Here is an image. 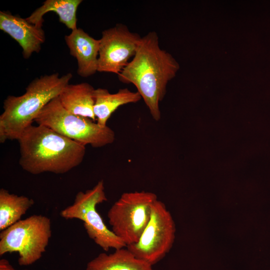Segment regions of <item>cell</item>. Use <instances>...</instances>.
I'll return each instance as SVG.
<instances>
[{
    "label": "cell",
    "instance_id": "cell-10",
    "mask_svg": "<svg viewBox=\"0 0 270 270\" xmlns=\"http://www.w3.org/2000/svg\"><path fill=\"white\" fill-rule=\"evenodd\" d=\"M0 30L17 42L26 59L30 58L33 53L38 52L45 40L42 28L6 12H0Z\"/></svg>",
    "mask_w": 270,
    "mask_h": 270
},
{
    "label": "cell",
    "instance_id": "cell-3",
    "mask_svg": "<svg viewBox=\"0 0 270 270\" xmlns=\"http://www.w3.org/2000/svg\"><path fill=\"white\" fill-rule=\"evenodd\" d=\"M72 77L71 73L62 76L58 73L46 74L32 81L22 96H8L0 116V143L18 140L42 110L60 95Z\"/></svg>",
    "mask_w": 270,
    "mask_h": 270
},
{
    "label": "cell",
    "instance_id": "cell-6",
    "mask_svg": "<svg viewBox=\"0 0 270 270\" xmlns=\"http://www.w3.org/2000/svg\"><path fill=\"white\" fill-rule=\"evenodd\" d=\"M156 194L135 191L123 193L108 212L112 232L126 246L136 242L148 224Z\"/></svg>",
    "mask_w": 270,
    "mask_h": 270
},
{
    "label": "cell",
    "instance_id": "cell-14",
    "mask_svg": "<svg viewBox=\"0 0 270 270\" xmlns=\"http://www.w3.org/2000/svg\"><path fill=\"white\" fill-rule=\"evenodd\" d=\"M152 266L136 257L126 247L111 254H99L87 264L85 270H153Z\"/></svg>",
    "mask_w": 270,
    "mask_h": 270
},
{
    "label": "cell",
    "instance_id": "cell-1",
    "mask_svg": "<svg viewBox=\"0 0 270 270\" xmlns=\"http://www.w3.org/2000/svg\"><path fill=\"white\" fill-rule=\"evenodd\" d=\"M177 68L170 54L160 48L157 33L152 31L142 37L136 54L118 76L122 82L136 86L152 118L158 121L160 103Z\"/></svg>",
    "mask_w": 270,
    "mask_h": 270
},
{
    "label": "cell",
    "instance_id": "cell-9",
    "mask_svg": "<svg viewBox=\"0 0 270 270\" xmlns=\"http://www.w3.org/2000/svg\"><path fill=\"white\" fill-rule=\"evenodd\" d=\"M141 38L122 24L103 30L99 39L98 72L118 75L136 54Z\"/></svg>",
    "mask_w": 270,
    "mask_h": 270
},
{
    "label": "cell",
    "instance_id": "cell-16",
    "mask_svg": "<svg viewBox=\"0 0 270 270\" xmlns=\"http://www.w3.org/2000/svg\"><path fill=\"white\" fill-rule=\"evenodd\" d=\"M34 200L26 196L10 194L0 190V230L2 231L21 220Z\"/></svg>",
    "mask_w": 270,
    "mask_h": 270
},
{
    "label": "cell",
    "instance_id": "cell-17",
    "mask_svg": "<svg viewBox=\"0 0 270 270\" xmlns=\"http://www.w3.org/2000/svg\"><path fill=\"white\" fill-rule=\"evenodd\" d=\"M0 270H17L10 262L5 258L0 260ZM22 270H28L26 269Z\"/></svg>",
    "mask_w": 270,
    "mask_h": 270
},
{
    "label": "cell",
    "instance_id": "cell-8",
    "mask_svg": "<svg viewBox=\"0 0 270 270\" xmlns=\"http://www.w3.org/2000/svg\"><path fill=\"white\" fill-rule=\"evenodd\" d=\"M175 232L170 213L164 203L157 200L139 240L126 248L136 257L153 266L162 260L172 248Z\"/></svg>",
    "mask_w": 270,
    "mask_h": 270
},
{
    "label": "cell",
    "instance_id": "cell-13",
    "mask_svg": "<svg viewBox=\"0 0 270 270\" xmlns=\"http://www.w3.org/2000/svg\"><path fill=\"white\" fill-rule=\"evenodd\" d=\"M94 88L87 82L68 84L58 96L63 107L74 115L95 122L94 112Z\"/></svg>",
    "mask_w": 270,
    "mask_h": 270
},
{
    "label": "cell",
    "instance_id": "cell-15",
    "mask_svg": "<svg viewBox=\"0 0 270 270\" xmlns=\"http://www.w3.org/2000/svg\"><path fill=\"white\" fill-rule=\"evenodd\" d=\"M82 0H46L36 8L26 20L36 26L42 28L43 16L49 12L58 16L59 22L72 30L77 28L76 13Z\"/></svg>",
    "mask_w": 270,
    "mask_h": 270
},
{
    "label": "cell",
    "instance_id": "cell-7",
    "mask_svg": "<svg viewBox=\"0 0 270 270\" xmlns=\"http://www.w3.org/2000/svg\"><path fill=\"white\" fill-rule=\"evenodd\" d=\"M108 200L104 182L100 180L92 189L79 192L72 204L63 209L60 216L66 220L78 219L84 222L90 238L104 251L126 247L112 230H109L97 212L96 206Z\"/></svg>",
    "mask_w": 270,
    "mask_h": 270
},
{
    "label": "cell",
    "instance_id": "cell-11",
    "mask_svg": "<svg viewBox=\"0 0 270 270\" xmlns=\"http://www.w3.org/2000/svg\"><path fill=\"white\" fill-rule=\"evenodd\" d=\"M64 40L70 55L77 60L79 76L87 78L98 72L100 40L78 28L65 36Z\"/></svg>",
    "mask_w": 270,
    "mask_h": 270
},
{
    "label": "cell",
    "instance_id": "cell-2",
    "mask_svg": "<svg viewBox=\"0 0 270 270\" xmlns=\"http://www.w3.org/2000/svg\"><path fill=\"white\" fill-rule=\"evenodd\" d=\"M18 140L19 164L32 174L66 173L79 166L86 154L85 146L42 125L28 126Z\"/></svg>",
    "mask_w": 270,
    "mask_h": 270
},
{
    "label": "cell",
    "instance_id": "cell-12",
    "mask_svg": "<svg viewBox=\"0 0 270 270\" xmlns=\"http://www.w3.org/2000/svg\"><path fill=\"white\" fill-rule=\"evenodd\" d=\"M94 114L96 122L102 126H107L108 120L118 108L137 102L142 99L138 92H132L128 88L120 89L114 94L110 93L106 89L98 88L94 90Z\"/></svg>",
    "mask_w": 270,
    "mask_h": 270
},
{
    "label": "cell",
    "instance_id": "cell-5",
    "mask_svg": "<svg viewBox=\"0 0 270 270\" xmlns=\"http://www.w3.org/2000/svg\"><path fill=\"white\" fill-rule=\"evenodd\" d=\"M51 236L50 220L32 215L0 232V256L17 252L20 266L31 265L42 258Z\"/></svg>",
    "mask_w": 270,
    "mask_h": 270
},
{
    "label": "cell",
    "instance_id": "cell-4",
    "mask_svg": "<svg viewBox=\"0 0 270 270\" xmlns=\"http://www.w3.org/2000/svg\"><path fill=\"white\" fill-rule=\"evenodd\" d=\"M34 122L85 146L89 144L93 148H101L115 140V133L111 128L70 113L63 107L58 96L42 110Z\"/></svg>",
    "mask_w": 270,
    "mask_h": 270
}]
</instances>
